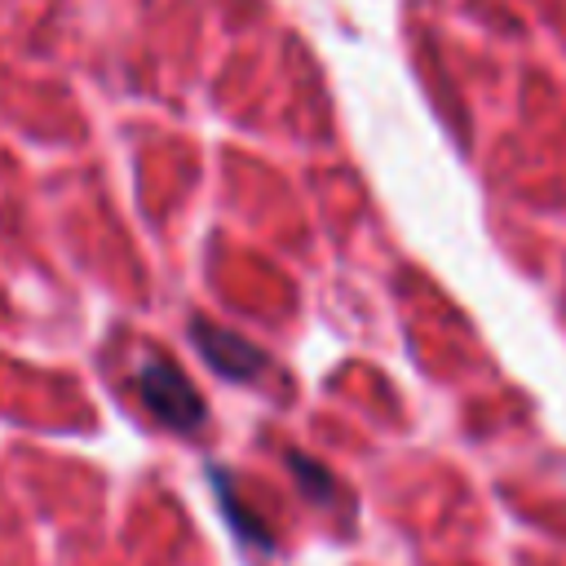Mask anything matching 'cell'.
Here are the masks:
<instances>
[{"label": "cell", "mask_w": 566, "mask_h": 566, "mask_svg": "<svg viewBox=\"0 0 566 566\" xmlns=\"http://www.w3.org/2000/svg\"><path fill=\"white\" fill-rule=\"evenodd\" d=\"M137 398L168 429H186L190 433V429L203 424V398H199V389L186 380L181 367H172L164 358H146L137 367Z\"/></svg>", "instance_id": "obj_1"}, {"label": "cell", "mask_w": 566, "mask_h": 566, "mask_svg": "<svg viewBox=\"0 0 566 566\" xmlns=\"http://www.w3.org/2000/svg\"><path fill=\"white\" fill-rule=\"evenodd\" d=\"M190 336H195L199 354H203L226 380H252V376L265 367V354H261L248 336H239V332H230V327H217V323H208V318H195V323H190Z\"/></svg>", "instance_id": "obj_2"}, {"label": "cell", "mask_w": 566, "mask_h": 566, "mask_svg": "<svg viewBox=\"0 0 566 566\" xmlns=\"http://www.w3.org/2000/svg\"><path fill=\"white\" fill-rule=\"evenodd\" d=\"M212 482H217V495H221V509L230 513V522H234L243 535H252L261 548H270V531H265L252 513H243V504H239V500H234V491H230V478H226V473H212Z\"/></svg>", "instance_id": "obj_3"}, {"label": "cell", "mask_w": 566, "mask_h": 566, "mask_svg": "<svg viewBox=\"0 0 566 566\" xmlns=\"http://www.w3.org/2000/svg\"><path fill=\"white\" fill-rule=\"evenodd\" d=\"M292 469L301 473V482H305L310 495H327V473H323L318 464H310L305 455H292Z\"/></svg>", "instance_id": "obj_4"}]
</instances>
